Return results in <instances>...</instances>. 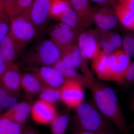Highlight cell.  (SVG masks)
<instances>
[{
	"mask_svg": "<svg viewBox=\"0 0 134 134\" xmlns=\"http://www.w3.org/2000/svg\"><path fill=\"white\" fill-rule=\"evenodd\" d=\"M108 58V55L100 50L98 55L92 60V68L100 80L109 81Z\"/></svg>",
	"mask_w": 134,
	"mask_h": 134,
	"instance_id": "cell-20",
	"label": "cell"
},
{
	"mask_svg": "<svg viewBox=\"0 0 134 134\" xmlns=\"http://www.w3.org/2000/svg\"><path fill=\"white\" fill-rule=\"evenodd\" d=\"M77 45L84 61L92 60L100 51L98 32L83 31L78 35Z\"/></svg>",
	"mask_w": 134,
	"mask_h": 134,
	"instance_id": "cell-7",
	"label": "cell"
},
{
	"mask_svg": "<svg viewBox=\"0 0 134 134\" xmlns=\"http://www.w3.org/2000/svg\"><path fill=\"white\" fill-rule=\"evenodd\" d=\"M80 33L68 25L60 22L51 25L48 31L50 39L61 52L70 46L76 44Z\"/></svg>",
	"mask_w": 134,
	"mask_h": 134,
	"instance_id": "cell-6",
	"label": "cell"
},
{
	"mask_svg": "<svg viewBox=\"0 0 134 134\" xmlns=\"http://www.w3.org/2000/svg\"><path fill=\"white\" fill-rule=\"evenodd\" d=\"M83 87L80 82L66 80L60 89L61 100L68 108L76 109L83 103Z\"/></svg>",
	"mask_w": 134,
	"mask_h": 134,
	"instance_id": "cell-8",
	"label": "cell"
},
{
	"mask_svg": "<svg viewBox=\"0 0 134 134\" xmlns=\"http://www.w3.org/2000/svg\"><path fill=\"white\" fill-rule=\"evenodd\" d=\"M131 108L132 111L134 112V96L132 98V101H131Z\"/></svg>",
	"mask_w": 134,
	"mask_h": 134,
	"instance_id": "cell-40",
	"label": "cell"
},
{
	"mask_svg": "<svg viewBox=\"0 0 134 134\" xmlns=\"http://www.w3.org/2000/svg\"><path fill=\"white\" fill-rule=\"evenodd\" d=\"M75 109V114L70 122L74 133L80 131L97 132L112 129L111 122L90 104L82 103Z\"/></svg>",
	"mask_w": 134,
	"mask_h": 134,
	"instance_id": "cell-3",
	"label": "cell"
},
{
	"mask_svg": "<svg viewBox=\"0 0 134 134\" xmlns=\"http://www.w3.org/2000/svg\"><path fill=\"white\" fill-rule=\"evenodd\" d=\"M70 108L58 114L50 124L52 134H65L70 122Z\"/></svg>",
	"mask_w": 134,
	"mask_h": 134,
	"instance_id": "cell-22",
	"label": "cell"
},
{
	"mask_svg": "<svg viewBox=\"0 0 134 134\" xmlns=\"http://www.w3.org/2000/svg\"><path fill=\"white\" fill-rule=\"evenodd\" d=\"M131 62L122 49L116 50L108 56L109 70L112 81L120 84L123 81Z\"/></svg>",
	"mask_w": 134,
	"mask_h": 134,
	"instance_id": "cell-9",
	"label": "cell"
},
{
	"mask_svg": "<svg viewBox=\"0 0 134 134\" xmlns=\"http://www.w3.org/2000/svg\"><path fill=\"white\" fill-rule=\"evenodd\" d=\"M106 37L117 50L122 49V37L117 32H105Z\"/></svg>",
	"mask_w": 134,
	"mask_h": 134,
	"instance_id": "cell-29",
	"label": "cell"
},
{
	"mask_svg": "<svg viewBox=\"0 0 134 134\" xmlns=\"http://www.w3.org/2000/svg\"><path fill=\"white\" fill-rule=\"evenodd\" d=\"M4 9L9 17L13 16L16 0H3Z\"/></svg>",
	"mask_w": 134,
	"mask_h": 134,
	"instance_id": "cell-33",
	"label": "cell"
},
{
	"mask_svg": "<svg viewBox=\"0 0 134 134\" xmlns=\"http://www.w3.org/2000/svg\"><path fill=\"white\" fill-rule=\"evenodd\" d=\"M39 99L53 104L58 103L61 100L60 89L45 86L40 93Z\"/></svg>",
	"mask_w": 134,
	"mask_h": 134,
	"instance_id": "cell-26",
	"label": "cell"
},
{
	"mask_svg": "<svg viewBox=\"0 0 134 134\" xmlns=\"http://www.w3.org/2000/svg\"><path fill=\"white\" fill-rule=\"evenodd\" d=\"M60 48L50 39H39L28 46L20 56L24 68L53 66L61 58Z\"/></svg>",
	"mask_w": 134,
	"mask_h": 134,
	"instance_id": "cell-2",
	"label": "cell"
},
{
	"mask_svg": "<svg viewBox=\"0 0 134 134\" xmlns=\"http://www.w3.org/2000/svg\"><path fill=\"white\" fill-rule=\"evenodd\" d=\"M58 21L68 25L78 32H81L84 30L79 24V17L77 14L71 6L61 16Z\"/></svg>",
	"mask_w": 134,
	"mask_h": 134,
	"instance_id": "cell-25",
	"label": "cell"
},
{
	"mask_svg": "<svg viewBox=\"0 0 134 134\" xmlns=\"http://www.w3.org/2000/svg\"><path fill=\"white\" fill-rule=\"evenodd\" d=\"M100 5H112L114 6L116 3L115 0H90Z\"/></svg>",
	"mask_w": 134,
	"mask_h": 134,
	"instance_id": "cell-36",
	"label": "cell"
},
{
	"mask_svg": "<svg viewBox=\"0 0 134 134\" xmlns=\"http://www.w3.org/2000/svg\"><path fill=\"white\" fill-rule=\"evenodd\" d=\"M134 83V60L131 62L121 84L128 86Z\"/></svg>",
	"mask_w": 134,
	"mask_h": 134,
	"instance_id": "cell-31",
	"label": "cell"
},
{
	"mask_svg": "<svg viewBox=\"0 0 134 134\" xmlns=\"http://www.w3.org/2000/svg\"><path fill=\"white\" fill-rule=\"evenodd\" d=\"M25 129L24 125L8 117L2 115L0 117V134H22Z\"/></svg>",
	"mask_w": 134,
	"mask_h": 134,
	"instance_id": "cell-24",
	"label": "cell"
},
{
	"mask_svg": "<svg viewBox=\"0 0 134 134\" xmlns=\"http://www.w3.org/2000/svg\"><path fill=\"white\" fill-rule=\"evenodd\" d=\"M19 63L14 62L8 65L0 79V83L12 93L19 95L21 87L22 73Z\"/></svg>",
	"mask_w": 134,
	"mask_h": 134,
	"instance_id": "cell-13",
	"label": "cell"
},
{
	"mask_svg": "<svg viewBox=\"0 0 134 134\" xmlns=\"http://www.w3.org/2000/svg\"><path fill=\"white\" fill-rule=\"evenodd\" d=\"M23 51L9 31L0 43V55L8 65L15 62Z\"/></svg>",
	"mask_w": 134,
	"mask_h": 134,
	"instance_id": "cell-14",
	"label": "cell"
},
{
	"mask_svg": "<svg viewBox=\"0 0 134 134\" xmlns=\"http://www.w3.org/2000/svg\"><path fill=\"white\" fill-rule=\"evenodd\" d=\"M24 69L36 75L45 86L61 89L66 81L60 72L52 66H41Z\"/></svg>",
	"mask_w": 134,
	"mask_h": 134,
	"instance_id": "cell-11",
	"label": "cell"
},
{
	"mask_svg": "<svg viewBox=\"0 0 134 134\" xmlns=\"http://www.w3.org/2000/svg\"><path fill=\"white\" fill-rule=\"evenodd\" d=\"M9 19L0 16V43L9 32Z\"/></svg>",
	"mask_w": 134,
	"mask_h": 134,
	"instance_id": "cell-32",
	"label": "cell"
},
{
	"mask_svg": "<svg viewBox=\"0 0 134 134\" xmlns=\"http://www.w3.org/2000/svg\"><path fill=\"white\" fill-rule=\"evenodd\" d=\"M61 52V59L68 66L76 69L81 68L84 75L90 72L84 64V60L77 44L70 46Z\"/></svg>",
	"mask_w": 134,
	"mask_h": 134,
	"instance_id": "cell-16",
	"label": "cell"
},
{
	"mask_svg": "<svg viewBox=\"0 0 134 134\" xmlns=\"http://www.w3.org/2000/svg\"><path fill=\"white\" fill-rule=\"evenodd\" d=\"M70 6L79 17V24L82 29H88L93 25V7L90 0H68Z\"/></svg>",
	"mask_w": 134,
	"mask_h": 134,
	"instance_id": "cell-15",
	"label": "cell"
},
{
	"mask_svg": "<svg viewBox=\"0 0 134 134\" xmlns=\"http://www.w3.org/2000/svg\"><path fill=\"white\" fill-rule=\"evenodd\" d=\"M8 65L0 55V79L5 72Z\"/></svg>",
	"mask_w": 134,
	"mask_h": 134,
	"instance_id": "cell-37",
	"label": "cell"
},
{
	"mask_svg": "<svg viewBox=\"0 0 134 134\" xmlns=\"http://www.w3.org/2000/svg\"><path fill=\"white\" fill-rule=\"evenodd\" d=\"M114 8L121 25L127 30L134 31V10L124 7L116 3Z\"/></svg>",
	"mask_w": 134,
	"mask_h": 134,
	"instance_id": "cell-21",
	"label": "cell"
},
{
	"mask_svg": "<svg viewBox=\"0 0 134 134\" xmlns=\"http://www.w3.org/2000/svg\"><path fill=\"white\" fill-rule=\"evenodd\" d=\"M2 107H1V106L0 105V117H1L2 115Z\"/></svg>",
	"mask_w": 134,
	"mask_h": 134,
	"instance_id": "cell-41",
	"label": "cell"
},
{
	"mask_svg": "<svg viewBox=\"0 0 134 134\" xmlns=\"http://www.w3.org/2000/svg\"><path fill=\"white\" fill-rule=\"evenodd\" d=\"M118 4L122 7L134 10V0H117Z\"/></svg>",
	"mask_w": 134,
	"mask_h": 134,
	"instance_id": "cell-34",
	"label": "cell"
},
{
	"mask_svg": "<svg viewBox=\"0 0 134 134\" xmlns=\"http://www.w3.org/2000/svg\"><path fill=\"white\" fill-rule=\"evenodd\" d=\"M49 1L50 2H52L53 1H56V0H49Z\"/></svg>",
	"mask_w": 134,
	"mask_h": 134,
	"instance_id": "cell-42",
	"label": "cell"
},
{
	"mask_svg": "<svg viewBox=\"0 0 134 134\" xmlns=\"http://www.w3.org/2000/svg\"><path fill=\"white\" fill-rule=\"evenodd\" d=\"M70 6L68 0H56L52 2L50 6V17L58 21Z\"/></svg>",
	"mask_w": 134,
	"mask_h": 134,
	"instance_id": "cell-27",
	"label": "cell"
},
{
	"mask_svg": "<svg viewBox=\"0 0 134 134\" xmlns=\"http://www.w3.org/2000/svg\"><path fill=\"white\" fill-rule=\"evenodd\" d=\"M122 38V50L129 58H134V32L126 34Z\"/></svg>",
	"mask_w": 134,
	"mask_h": 134,
	"instance_id": "cell-28",
	"label": "cell"
},
{
	"mask_svg": "<svg viewBox=\"0 0 134 134\" xmlns=\"http://www.w3.org/2000/svg\"><path fill=\"white\" fill-rule=\"evenodd\" d=\"M32 105L26 101L19 103L14 108L7 111L2 114L15 122L24 125L31 114Z\"/></svg>",
	"mask_w": 134,
	"mask_h": 134,
	"instance_id": "cell-18",
	"label": "cell"
},
{
	"mask_svg": "<svg viewBox=\"0 0 134 134\" xmlns=\"http://www.w3.org/2000/svg\"><path fill=\"white\" fill-rule=\"evenodd\" d=\"M0 16L6 19H9V18L5 12L3 0H0Z\"/></svg>",
	"mask_w": 134,
	"mask_h": 134,
	"instance_id": "cell-38",
	"label": "cell"
},
{
	"mask_svg": "<svg viewBox=\"0 0 134 134\" xmlns=\"http://www.w3.org/2000/svg\"><path fill=\"white\" fill-rule=\"evenodd\" d=\"M18 95L12 93L0 83V105L8 111L12 110L19 103Z\"/></svg>",
	"mask_w": 134,
	"mask_h": 134,
	"instance_id": "cell-23",
	"label": "cell"
},
{
	"mask_svg": "<svg viewBox=\"0 0 134 134\" xmlns=\"http://www.w3.org/2000/svg\"><path fill=\"white\" fill-rule=\"evenodd\" d=\"M34 1V0H16L13 16L24 12Z\"/></svg>",
	"mask_w": 134,
	"mask_h": 134,
	"instance_id": "cell-30",
	"label": "cell"
},
{
	"mask_svg": "<svg viewBox=\"0 0 134 134\" xmlns=\"http://www.w3.org/2000/svg\"><path fill=\"white\" fill-rule=\"evenodd\" d=\"M86 87L91 91L96 107L100 113L120 132L126 133L127 130L126 121L114 90L93 77L88 78Z\"/></svg>",
	"mask_w": 134,
	"mask_h": 134,
	"instance_id": "cell-1",
	"label": "cell"
},
{
	"mask_svg": "<svg viewBox=\"0 0 134 134\" xmlns=\"http://www.w3.org/2000/svg\"><path fill=\"white\" fill-rule=\"evenodd\" d=\"M52 66L57 69L66 80H74L80 82L83 86L86 87L88 79L83 75L79 74L76 69L71 68L60 59Z\"/></svg>",
	"mask_w": 134,
	"mask_h": 134,
	"instance_id": "cell-19",
	"label": "cell"
},
{
	"mask_svg": "<svg viewBox=\"0 0 134 134\" xmlns=\"http://www.w3.org/2000/svg\"><path fill=\"white\" fill-rule=\"evenodd\" d=\"M9 32L23 50L39 39L41 32L23 13L9 18Z\"/></svg>",
	"mask_w": 134,
	"mask_h": 134,
	"instance_id": "cell-4",
	"label": "cell"
},
{
	"mask_svg": "<svg viewBox=\"0 0 134 134\" xmlns=\"http://www.w3.org/2000/svg\"><path fill=\"white\" fill-rule=\"evenodd\" d=\"M93 23L99 29L104 31L114 29L119 23L114 6L112 5L93 7Z\"/></svg>",
	"mask_w": 134,
	"mask_h": 134,
	"instance_id": "cell-10",
	"label": "cell"
},
{
	"mask_svg": "<svg viewBox=\"0 0 134 134\" xmlns=\"http://www.w3.org/2000/svg\"><path fill=\"white\" fill-rule=\"evenodd\" d=\"M22 134H38L36 130L32 129L25 128L24 132Z\"/></svg>",
	"mask_w": 134,
	"mask_h": 134,
	"instance_id": "cell-39",
	"label": "cell"
},
{
	"mask_svg": "<svg viewBox=\"0 0 134 134\" xmlns=\"http://www.w3.org/2000/svg\"><path fill=\"white\" fill-rule=\"evenodd\" d=\"M31 114L37 123L50 125L58 113L54 104L39 99L32 105Z\"/></svg>",
	"mask_w": 134,
	"mask_h": 134,
	"instance_id": "cell-12",
	"label": "cell"
},
{
	"mask_svg": "<svg viewBox=\"0 0 134 134\" xmlns=\"http://www.w3.org/2000/svg\"><path fill=\"white\" fill-rule=\"evenodd\" d=\"M72 134H113L112 129L104 130V131L92 132V131H80L74 133Z\"/></svg>",
	"mask_w": 134,
	"mask_h": 134,
	"instance_id": "cell-35",
	"label": "cell"
},
{
	"mask_svg": "<svg viewBox=\"0 0 134 134\" xmlns=\"http://www.w3.org/2000/svg\"><path fill=\"white\" fill-rule=\"evenodd\" d=\"M51 3L49 0H34L30 6L23 12L42 32L47 26L51 18Z\"/></svg>",
	"mask_w": 134,
	"mask_h": 134,
	"instance_id": "cell-5",
	"label": "cell"
},
{
	"mask_svg": "<svg viewBox=\"0 0 134 134\" xmlns=\"http://www.w3.org/2000/svg\"><path fill=\"white\" fill-rule=\"evenodd\" d=\"M45 86L40 79L32 72L25 70L22 74L21 87L29 96L40 94Z\"/></svg>",
	"mask_w": 134,
	"mask_h": 134,
	"instance_id": "cell-17",
	"label": "cell"
}]
</instances>
